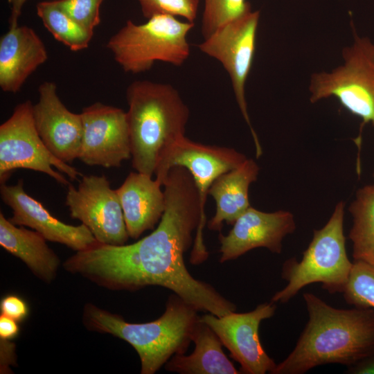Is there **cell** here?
I'll use <instances>...</instances> for the list:
<instances>
[{
	"mask_svg": "<svg viewBox=\"0 0 374 374\" xmlns=\"http://www.w3.org/2000/svg\"><path fill=\"white\" fill-rule=\"evenodd\" d=\"M1 314L10 317L17 322L25 319L28 314V307L21 297L10 294L3 297L0 303Z\"/></svg>",
	"mask_w": 374,
	"mask_h": 374,
	"instance_id": "28",
	"label": "cell"
},
{
	"mask_svg": "<svg viewBox=\"0 0 374 374\" xmlns=\"http://www.w3.org/2000/svg\"><path fill=\"white\" fill-rule=\"evenodd\" d=\"M42 234L12 224L0 213V245L22 260L35 276L51 282L60 266V259L47 245Z\"/></svg>",
	"mask_w": 374,
	"mask_h": 374,
	"instance_id": "20",
	"label": "cell"
},
{
	"mask_svg": "<svg viewBox=\"0 0 374 374\" xmlns=\"http://www.w3.org/2000/svg\"><path fill=\"white\" fill-rule=\"evenodd\" d=\"M348 371L357 374H374V357L349 368Z\"/></svg>",
	"mask_w": 374,
	"mask_h": 374,
	"instance_id": "31",
	"label": "cell"
},
{
	"mask_svg": "<svg viewBox=\"0 0 374 374\" xmlns=\"http://www.w3.org/2000/svg\"><path fill=\"white\" fill-rule=\"evenodd\" d=\"M36 12L44 27L57 39L72 51L87 48L92 39L93 31L89 30L63 11L55 1H43L36 5Z\"/></svg>",
	"mask_w": 374,
	"mask_h": 374,
	"instance_id": "23",
	"label": "cell"
},
{
	"mask_svg": "<svg viewBox=\"0 0 374 374\" xmlns=\"http://www.w3.org/2000/svg\"><path fill=\"white\" fill-rule=\"evenodd\" d=\"M349 211L353 218L349 238L353 259L374 265V184L357 191Z\"/></svg>",
	"mask_w": 374,
	"mask_h": 374,
	"instance_id": "22",
	"label": "cell"
},
{
	"mask_svg": "<svg viewBox=\"0 0 374 374\" xmlns=\"http://www.w3.org/2000/svg\"><path fill=\"white\" fill-rule=\"evenodd\" d=\"M342 294L347 303L374 310V265L354 260Z\"/></svg>",
	"mask_w": 374,
	"mask_h": 374,
	"instance_id": "24",
	"label": "cell"
},
{
	"mask_svg": "<svg viewBox=\"0 0 374 374\" xmlns=\"http://www.w3.org/2000/svg\"><path fill=\"white\" fill-rule=\"evenodd\" d=\"M83 133L78 159L89 166L120 167L131 158L127 113L96 102L80 113Z\"/></svg>",
	"mask_w": 374,
	"mask_h": 374,
	"instance_id": "13",
	"label": "cell"
},
{
	"mask_svg": "<svg viewBox=\"0 0 374 374\" xmlns=\"http://www.w3.org/2000/svg\"><path fill=\"white\" fill-rule=\"evenodd\" d=\"M162 186L152 176L131 172L116 189L130 238H139L159 222L166 208Z\"/></svg>",
	"mask_w": 374,
	"mask_h": 374,
	"instance_id": "18",
	"label": "cell"
},
{
	"mask_svg": "<svg viewBox=\"0 0 374 374\" xmlns=\"http://www.w3.org/2000/svg\"><path fill=\"white\" fill-rule=\"evenodd\" d=\"M27 0H8L11 6V12L9 17V28H14L19 25L18 19L21 14L24 5Z\"/></svg>",
	"mask_w": 374,
	"mask_h": 374,
	"instance_id": "30",
	"label": "cell"
},
{
	"mask_svg": "<svg viewBox=\"0 0 374 374\" xmlns=\"http://www.w3.org/2000/svg\"><path fill=\"white\" fill-rule=\"evenodd\" d=\"M341 55L343 62L337 67L311 75L310 100L335 98L364 124L374 127V41L353 30V40Z\"/></svg>",
	"mask_w": 374,
	"mask_h": 374,
	"instance_id": "7",
	"label": "cell"
},
{
	"mask_svg": "<svg viewBox=\"0 0 374 374\" xmlns=\"http://www.w3.org/2000/svg\"><path fill=\"white\" fill-rule=\"evenodd\" d=\"M246 159L245 155L233 148L204 145L184 136L173 143L160 159L154 175L161 186L169 170L178 166L190 172L198 190L201 219L193 241L191 263L200 264L208 257L203 229L206 223L205 204L211 186L217 177L237 168Z\"/></svg>",
	"mask_w": 374,
	"mask_h": 374,
	"instance_id": "8",
	"label": "cell"
},
{
	"mask_svg": "<svg viewBox=\"0 0 374 374\" xmlns=\"http://www.w3.org/2000/svg\"><path fill=\"white\" fill-rule=\"evenodd\" d=\"M178 295L170 296L163 314L142 323H129L118 314L93 304L84 307L85 326L130 344L137 352L141 374H154L175 355L185 354L200 317Z\"/></svg>",
	"mask_w": 374,
	"mask_h": 374,
	"instance_id": "4",
	"label": "cell"
},
{
	"mask_svg": "<svg viewBox=\"0 0 374 374\" xmlns=\"http://www.w3.org/2000/svg\"><path fill=\"white\" fill-rule=\"evenodd\" d=\"M275 303H264L248 312H231L222 317L207 313L200 317L220 338L231 357L246 374L272 373L276 364L264 350L259 337L261 321L275 313Z\"/></svg>",
	"mask_w": 374,
	"mask_h": 374,
	"instance_id": "12",
	"label": "cell"
},
{
	"mask_svg": "<svg viewBox=\"0 0 374 374\" xmlns=\"http://www.w3.org/2000/svg\"><path fill=\"white\" fill-rule=\"evenodd\" d=\"M39 100L33 105L35 128L49 151L65 163L78 159L83 133L80 114L69 111L57 93L54 82L38 87Z\"/></svg>",
	"mask_w": 374,
	"mask_h": 374,
	"instance_id": "15",
	"label": "cell"
},
{
	"mask_svg": "<svg viewBox=\"0 0 374 374\" xmlns=\"http://www.w3.org/2000/svg\"><path fill=\"white\" fill-rule=\"evenodd\" d=\"M57 6L84 28L93 31L100 22V7L104 0H54Z\"/></svg>",
	"mask_w": 374,
	"mask_h": 374,
	"instance_id": "27",
	"label": "cell"
},
{
	"mask_svg": "<svg viewBox=\"0 0 374 374\" xmlns=\"http://www.w3.org/2000/svg\"><path fill=\"white\" fill-rule=\"evenodd\" d=\"M0 195L4 204L12 211V216L8 220L15 225L30 227L47 240L64 244L76 251L97 242L83 224L73 226L54 217L42 203L24 190L21 179L15 185L1 184Z\"/></svg>",
	"mask_w": 374,
	"mask_h": 374,
	"instance_id": "16",
	"label": "cell"
},
{
	"mask_svg": "<svg viewBox=\"0 0 374 374\" xmlns=\"http://www.w3.org/2000/svg\"><path fill=\"white\" fill-rule=\"evenodd\" d=\"M260 15V11L251 10L221 26L197 45L203 53L220 62L229 74L238 105L250 129L256 157L262 155V150L249 116L245 86L254 59Z\"/></svg>",
	"mask_w": 374,
	"mask_h": 374,
	"instance_id": "10",
	"label": "cell"
},
{
	"mask_svg": "<svg viewBox=\"0 0 374 374\" xmlns=\"http://www.w3.org/2000/svg\"><path fill=\"white\" fill-rule=\"evenodd\" d=\"M144 17L147 19L158 15L181 17L195 23L199 0H137Z\"/></svg>",
	"mask_w": 374,
	"mask_h": 374,
	"instance_id": "26",
	"label": "cell"
},
{
	"mask_svg": "<svg viewBox=\"0 0 374 374\" xmlns=\"http://www.w3.org/2000/svg\"><path fill=\"white\" fill-rule=\"evenodd\" d=\"M126 99L132 167L152 176L166 150L185 136L189 109L172 85L148 80L132 82Z\"/></svg>",
	"mask_w": 374,
	"mask_h": 374,
	"instance_id": "3",
	"label": "cell"
},
{
	"mask_svg": "<svg viewBox=\"0 0 374 374\" xmlns=\"http://www.w3.org/2000/svg\"><path fill=\"white\" fill-rule=\"evenodd\" d=\"M344 212V202H338L327 223L314 231L301 260L292 258L284 262L281 276L287 284L271 302L285 303L305 286L317 283L330 294L343 292L353 267L346 249Z\"/></svg>",
	"mask_w": 374,
	"mask_h": 374,
	"instance_id": "5",
	"label": "cell"
},
{
	"mask_svg": "<svg viewBox=\"0 0 374 374\" xmlns=\"http://www.w3.org/2000/svg\"><path fill=\"white\" fill-rule=\"evenodd\" d=\"M19 332L17 321L1 314L0 316V338L10 340L15 338Z\"/></svg>",
	"mask_w": 374,
	"mask_h": 374,
	"instance_id": "29",
	"label": "cell"
},
{
	"mask_svg": "<svg viewBox=\"0 0 374 374\" xmlns=\"http://www.w3.org/2000/svg\"><path fill=\"white\" fill-rule=\"evenodd\" d=\"M46 46L28 26L9 28L0 39V87L18 92L27 78L48 60Z\"/></svg>",
	"mask_w": 374,
	"mask_h": 374,
	"instance_id": "17",
	"label": "cell"
},
{
	"mask_svg": "<svg viewBox=\"0 0 374 374\" xmlns=\"http://www.w3.org/2000/svg\"><path fill=\"white\" fill-rule=\"evenodd\" d=\"M247 0H204L201 32L204 39L224 24L251 12Z\"/></svg>",
	"mask_w": 374,
	"mask_h": 374,
	"instance_id": "25",
	"label": "cell"
},
{
	"mask_svg": "<svg viewBox=\"0 0 374 374\" xmlns=\"http://www.w3.org/2000/svg\"><path fill=\"white\" fill-rule=\"evenodd\" d=\"M65 204L72 218L85 225L96 240L125 244L130 238L116 189L104 175H83L75 188L67 186Z\"/></svg>",
	"mask_w": 374,
	"mask_h": 374,
	"instance_id": "11",
	"label": "cell"
},
{
	"mask_svg": "<svg viewBox=\"0 0 374 374\" xmlns=\"http://www.w3.org/2000/svg\"><path fill=\"white\" fill-rule=\"evenodd\" d=\"M194 25L168 15L140 24L128 20L109 39L107 48L126 73L145 72L157 62L180 66L190 55L188 35Z\"/></svg>",
	"mask_w": 374,
	"mask_h": 374,
	"instance_id": "6",
	"label": "cell"
},
{
	"mask_svg": "<svg viewBox=\"0 0 374 374\" xmlns=\"http://www.w3.org/2000/svg\"><path fill=\"white\" fill-rule=\"evenodd\" d=\"M303 299L308 321L293 350L272 374H302L327 364L349 368L374 357V310L332 307L312 293Z\"/></svg>",
	"mask_w": 374,
	"mask_h": 374,
	"instance_id": "2",
	"label": "cell"
},
{
	"mask_svg": "<svg viewBox=\"0 0 374 374\" xmlns=\"http://www.w3.org/2000/svg\"><path fill=\"white\" fill-rule=\"evenodd\" d=\"M295 229L294 216L288 211L267 213L250 206L235 220L227 235L219 234L220 262L236 259L258 247L280 253L283 239Z\"/></svg>",
	"mask_w": 374,
	"mask_h": 374,
	"instance_id": "14",
	"label": "cell"
},
{
	"mask_svg": "<svg viewBox=\"0 0 374 374\" xmlns=\"http://www.w3.org/2000/svg\"><path fill=\"white\" fill-rule=\"evenodd\" d=\"M193 352L172 356L166 364L168 371L181 374H238L233 364L222 350L216 333L199 319L192 337Z\"/></svg>",
	"mask_w": 374,
	"mask_h": 374,
	"instance_id": "21",
	"label": "cell"
},
{
	"mask_svg": "<svg viewBox=\"0 0 374 374\" xmlns=\"http://www.w3.org/2000/svg\"><path fill=\"white\" fill-rule=\"evenodd\" d=\"M163 186L166 208L151 233L130 244L97 241L66 259L64 269L114 290L161 286L198 312L217 317L235 312L233 303L210 284L195 278L184 263V254L201 219L199 195L192 175L183 166L172 167Z\"/></svg>",
	"mask_w": 374,
	"mask_h": 374,
	"instance_id": "1",
	"label": "cell"
},
{
	"mask_svg": "<svg viewBox=\"0 0 374 374\" xmlns=\"http://www.w3.org/2000/svg\"><path fill=\"white\" fill-rule=\"evenodd\" d=\"M373 179H374V171H373Z\"/></svg>",
	"mask_w": 374,
	"mask_h": 374,
	"instance_id": "32",
	"label": "cell"
},
{
	"mask_svg": "<svg viewBox=\"0 0 374 374\" xmlns=\"http://www.w3.org/2000/svg\"><path fill=\"white\" fill-rule=\"evenodd\" d=\"M260 168L252 159H246L237 168L217 177L208 190L216 203V211L209 220L211 230L221 231L223 222L233 225L251 206L250 185L256 181Z\"/></svg>",
	"mask_w": 374,
	"mask_h": 374,
	"instance_id": "19",
	"label": "cell"
},
{
	"mask_svg": "<svg viewBox=\"0 0 374 374\" xmlns=\"http://www.w3.org/2000/svg\"><path fill=\"white\" fill-rule=\"evenodd\" d=\"M33 104H18L11 116L0 125V181L6 183L11 173L25 168L44 173L57 182L70 183L60 172L72 179L81 173L53 155L40 138L34 123Z\"/></svg>",
	"mask_w": 374,
	"mask_h": 374,
	"instance_id": "9",
	"label": "cell"
}]
</instances>
